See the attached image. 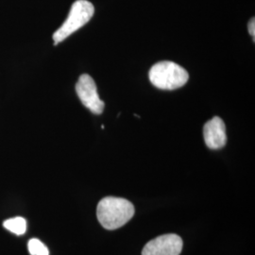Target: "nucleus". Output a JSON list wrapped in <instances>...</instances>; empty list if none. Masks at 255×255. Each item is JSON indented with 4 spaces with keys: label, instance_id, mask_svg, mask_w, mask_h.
Segmentation results:
<instances>
[{
    "label": "nucleus",
    "instance_id": "obj_6",
    "mask_svg": "<svg viewBox=\"0 0 255 255\" xmlns=\"http://www.w3.org/2000/svg\"><path fill=\"white\" fill-rule=\"evenodd\" d=\"M203 136L206 146L211 149H219L226 145L227 134L225 123L219 117H215L205 123Z\"/></svg>",
    "mask_w": 255,
    "mask_h": 255
},
{
    "label": "nucleus",
    "instance_id": "obj_2",
    "mask_svg": "<svg viewBox=\"0 0 255 255\" xmlns=\"http://www.w3.org/2000/svg\"><path fill=\"white\" fill-rule=\"evenodd\" d=\"M148 78L155 87L162 90H175L182 87L189 79L188 72L181 65L164 61L155 64L149 70Z\"/></svg>",
    "mask_w": 255,
    "mask_h": 255
},
{
    "label": "nucleus",
    "instance_id": "obj_7",
    "mask_svg": "<svg viewBox=\"0 0 255 255\" xmlns=\"http://www.w3.org/2000/svg\"><path fill=\"white\" fill-rule=\"evenodd\" d=\"M3 226L6 230L11 232L12 234H15L16 236H22L26 233L27 221L21 217H16L5 220L3 222Z\"/></svg>",
    "mask_w": 255,
    "mask_h": 255
},
{
    "label": "nucleus",
    "instance_id": "obj_1",
    "mask_svg": "<svg viewBox=\"0 0 255 255\" xmlns=\"http://www.w3.org/2000/svg\"><path fill=\"white\" fill-rule=\"evenodd\" d=\"M134 215L130 201L116 197L102 199L97 208V216L103 228L116 230L124 226Z\"/></svg>",
    "mask_w": 255,
    "mask_h": 255
},
{
    "label": "nucleus",
    "instance_id": "obj_9",
    "mask_svg": "<svg viewBox=\"0 0 255 255\" xmlns=\"http://www.w3.org/2000/svg\"><path fill=\"white\" fill-rule=\"evenodd\" d=\"M248 29H249V32L250 34L254 38V41H255V18H252L249 22V26H248Z\"/></svg>",
    "mask_w": 255,
    "mask_h": 255
},
{
    "label": "nucleus",
    "instance_id": "obj_4",
    "mask_svg": "<svg viewBox=\"0 0 255 255\" xmlns=\"http://www.w3.org/2000/svg\"><path fill=\"white\" fill-rule=\"evenodd\" d=\"M76 92L82 104L95 115H101L104 110V102L101 101L97 84L91 76L83 74L76 84Z\"/></svg>",
    "mask_w": 255,
    "mask_h": 255
},
{
    "label": "nucleus",
    "instance_id": "obj_5",
    "mask_svg": "<svg viewBox=\"0 0 255 255\" xmlns=\"http://www.w3.org/2000/svg\"><path fill=\"white\" fill-rule=\"evenodd\" d=\"M182 239L175 234L156 237L146 243L142 255H180L182 250Z\"/></svg>",
    "mask_w": 255,
    "mask_h": 255
},
{
    "label": "nucleus",
    "instance_id": "obj_3",
    "mask_svg": "<svg viewBox=\"0 0 255 255\" xmlns=\"http://www.w3.org/2000/svg\"><path fill=\"white\" fill-rule=\"evenodd\" d=\"M95 13V8L91 2L87 0L75 1L70 9L68 17L64 24L53 33L54 46L63 42L67 37L73 34L75 31L86 25Z\"/></svg>",
    "mask_w": 255,
    "mask_h": 255
},
{
    "label": "nucleus",
    "instance_id": "obj_8",
    "mask_svg": "<svg viewBox=\"0 0 255 255\" xmlns=\"http://www.w3.org/2000/svg\"><path fill=\"white\" fill-rule=\"evenodd\" d=\"M27 249L30 255H49L47 247L37 238H32L28 241Z\"/></svg>",
    "mask_w": 255,
    "mask_h": 255
}]
</instances>
